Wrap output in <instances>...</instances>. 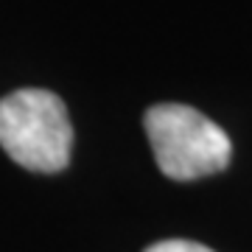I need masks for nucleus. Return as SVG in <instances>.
Returning a JSON list of instances; mask_svg holds the SVG:
<instances>
[{
  "label": "nucleus",
  "mask_w": 252,
  "mask_h": 252,
  "mask_svg": "<svg viewBox=\"0 0 252 252\" xmlns=\"http://www.w3.org/2000/svg\"><path fill=\"white\" fill-rule=\"evenodd\" d=\"M143 126L157 168L168 180L190 182L230 165L233 143L227 132L188 104H154L146 109Z\"/></svg>",
  "instance_id": "1"
},
{
  "label": "nucleus",
  "mask_w": 252,
  "mask_h": 252,
  "mask_svg": "<svg viewBox=\"0 0 252 252\" xmlns=\"http://www.w3.org/2000/svg\"><path fill=\"white\" fill-rule=\"evenodd\" d=\"M0 146L28 171H62L73 146V126L62 98L31 87L0 98Z\"/></svg>",
  "instance_id": "2"
},
{
  "label": "nucleus",
  "mask_w": 252,
  "mask_h": 252,
  "mask_svg": "<svg viewBox=\"0 0 252 252\" xmlns=\"http://www.w3.org/2000/svg\"><path fill=\"white\" fill-rule=\"evenodd\" d=\"M146 252H213V250H210V247H205V244L185 241V238H168V241L152 244Z\"/></svg>",
  "instance_id": "3"
}]
</instances>
